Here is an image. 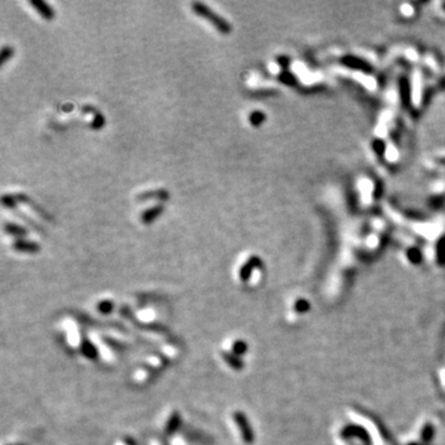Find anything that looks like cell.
Returning <instances> with one entry per match:
<instances>
[{"instance_id":"6da1fadb","label":"cell","mask_w":445,"mask_h":445,"mask_svg":"<svg viewBox=\"0 0 445 445\" xmlns=\"http://www.w3.org/2000/svg\"><path fill=\"white\" fill-rule=\"evenodd\" d=\"M350 423L341 424L336 429V445H373L368 428L354 417L350 416Z\"/></svg>"},{"instance_id":"7a4b0ae2","label":"cell","mask_w":445,"mask_h":445,"mask_svg":"<svg viewBox=\"0 0 445 445\" xmlns=\"http://www.w3.org/2000/svg\"><path fill=\"white\" fill-rule=\"evenodd\" d=\"M356 199L359 207L363 209H369L376 203L378 199L377 182L369 176L359 177L355 183Z\"/></svg>"},{"instance_id":"3957f363","label":"cell","mask_w":445,"mask_h":445,"mask_svg":"<svg viewBox=\"0 0 445 445\" xmlns=\"http://www.w3.org/2000/svg\"><path fill=\"white\" fill-rule=\"evenodd\" d=\"M192 9H193L194 14L199 15L201 17H204L207 21L211 22L217 30L222 35H227L231 32V25L227 20H225L224 17L221 16L219 14L214 12L213 10L209 6H207L203 2L196 1L192 4Z\"/></svg>"},{"instance_id":"277c9868","label":"cell","mask_w":445,"mask_h":445,"mask_svg":"<svg viewBox=\"0 0 445 445\" xmlns=\"http://www.w3.org/2000/svg\"><path fill=\"white\" fill-rule=\"evenodd\" d=\"M30 4L37 10L40 15H41L44 19L51 20L55 16V10L54 7L50 4H47L44 0H30Z\"/></svg>"},{"instance_id":"5b68a950","label":"cell","mask_w":445,"mask_h":445,"mask_svg":"<svg viewBox=\"0 0 445 445\" xmlns=\"http://www.w3.org/2000/svg\"><path fill=\"white\" fill-rule=\"evenodd\" d=\"M139 202L151 201V199H157V201H166L168 199V192L165 189H155V191H146L144 193L139 194L136 197Z\"/></svg>"},{"instance_id":"8992f818","label":"cell","mask_w":445,"mask_h":445,"mask_svg":"<svg viewBox=\"0 0 445 445\" xmlns=\"http://www.w3.org/2000/svg\"><path fill=\"white\" fill-rule=\"evenodd\" d=\"M163 212V206L162 204H156V206L151 207V208L146 209L143 214H141V222L144 224H151L152 222H155V219L157 217H160Z\"/></svg>"},{"instance_id":"52a82bcc","label":"cell","mask_w":445,"mask_h":445,"mask_svg":"<svg viewBox=\"0 0 445 445\" xmlns=\"http://www.w3.org/2000/svg\"><path fill=\"white\" fill-rule=\"evenodd\" d=\"M12 247L17 251L21 252H36L39 251V245L34 241H30V240L25 239H16L12 244Z\"/></svg>"},{"instance_id":"ba28073f","label":"cell","mask_w":445,"mask_h":445,"mask_svg":"<svg viewBox=\"0 0 445 445\" xmlns=\"http://www.w3.org/2000/svg\"><path fill=\"white\" fill-rule=\"evenodd\" d=\"M261 265V260L259 259V256H251L249 259V261L242 266L241 271H240V276H241V280L246 281L249 278L250 274H251L252 269L256 266H260Z\"/></svg>"},{"instance_id":"9c48e42d","label":"cell","mask_w":445,"mask_h":445,"mask_svg":"<svg viewBox=\"0 0 445 445\" xmlns=\"http://www.w3.org/2000/svg\"><path fill=\"white\" fill-rule=\"evenodd\" d=\"M4 230L7 232L9 235H12V236H16L17 239H21L22 236L27 234V230L25 227L20 226V225L14 224V222H4Z\"/></svg>"},{"instance_id":"30bf717a","label":"cell","mask_w":445,"mask_h":445,"mask_svg":"<svg viewBox=\"0 0 445 445\" xmlns=\"http://www.w3.org/2000/svg\"><path fill=\"white\" fill-rule=\"evenodd\" d=\"M292 309L296 315H303L305 314V313L309 312L310 304L309 302H308V299H304V298H297V299L293 302Z\"/></svg>"},{"instance_id":"8fae6325","label":"cell","mask_w":445,"mask_h":445,"mask_svg":"<svg viewBox=\"0 0 445 445\" xmlns=\"http://www.w3.org/2000/svg\"><path fill=\"white\" fill-rule=\"evenodd\" d=\"M417 5L416 4H403L399 7V14L404 19H411L414 15H417Z\"/></svg>"},{"instance_id":"7c38bea8","label":"cell","mask_w":445,"mask_h":445,"mask_svg":"<svg viewBox=\"0 0 445 445\" xmlns=\"http://www.w3.org/2000/svg\"><path fill=\"white\" fill-rule=\"evenodd\" d=\"M235 418H236V421L239 422L240 424H241V428H242V437H244V439L246 442H251L252 441V432H251V429L249 428V427L246 426V419L244 418V417H242V414H239V416H235Z\"/></svg>"},{"instance_id":"4fadbf2b","label":"cell","mask_w":445,"mask_h":445,"mask_svg":"<svg viewBox=\"0 0 445 445\" xmlns=\"http://www.w3.org/2000/svg\"><path fill=\"white\" fill-rule=\"evenodd\" d=\"M249 119H250V124H251L252 126H260L265 121L266 116H265V114L262 113V111L255 110L250 114Z\"/></svg>"},{"instance_id":"5bb4252c","label":"cell","mask_w":445,"mask_h":445,"mask_svg":"<svg viewBox=\"0 0 445 445\" xmlns=\"http://www.w3.org/2000/svg\"><path fill=\"white\" fill-rule=\"evenodd\" d=\"M1 204L4 207H6L7 209H15V207H16V199H15L14 196H7V194H5V196H2L1 198Z\"/></svg>"},{"instance_id":"9a60e30c","label":"cell","mask_w":445,"mask_h":445,"mask_svg":"<svg viewBox=\"0 0 445 445\" xmlns=\"http://www.w3.org/2000/svg\"><path fill=\"white\" fill-rule=\"evenodd\" d=\"M12 52H14V51H12V47L2 46L1 55H0V63H1V65H4V63L6 62V61L9 60L10 57H11Z\"/></svg>"},{"instance_id":"2e32d148","label":"cell","mask_w":445,"mask_h":445,"mask_svg":"<svg viewBox=\"0 0 445 445\" xmlns=\"http://www.w3.org/2000/svg\"><path fill=\"white\" fill-rule=\"evenodd\" d=\"M439 381H441V385L443 387L444 392H445V360L442 365V369L439 370Z\"/></svg>"}]
</instances>
